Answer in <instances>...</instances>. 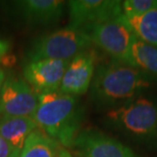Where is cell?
I'll use <instances>...</instances> for the list:
<instances>
[{"label":"cell","mask_w":157,"mask_h":157,"mask_svg":"<svg viewBox=\"0 0 157 157\" xmlns=\"http://www.w3.org/2000/svg\"><path fill=\"white\" fill-rule=\"evenodd\" d=\"M38 97V108L32 117L37 128L65 148L73 147L83 121V109L78 97L60 92Z\"/></svg>","instance_id":"cell-1"},{"label":"cell","mask_w":157,"mask_h":157,"mask_svg":"<svg viewBox=\"0 0 157 157\" xmlns=\"http://www.w3.org/2000/svg\"><path fill=\"white\" fill-rule=\"evenodd\" d=\"M91 94L104 106H122L134 101L150 86L147 76L130 65L112 61L98 67L94 74Z\"/></svg>","instance_id":"cell-2"},{"label":"cell","mask_w":157,"mask_h":157,"mask_svg":"<svg viewBox=\"0 0 157 157\" xmlns=\"http://www.w3.org/2000/svg\"><path fill=\"white\" fill-rule=\"evenodd\" d=\"M108 122L117 130L144 142H157V103L138 97L110 110Z\"/></svg>","instance_id":"cell-3"},{"label":"cell","mask_w":157,"mask_h":157,"mask_svg":"<svg viewBox=\"0 0 157 157\" xmlns=\"http://www.w3.org/2000/svg\"><path fill=\"white\" fill-rule=\"evenodd\" d=\"M91 44L86 31L67 26L46 34L35 41L28 52V57L29 61L39 59L71 61L78 54L87 51Z\"/></svg>","instance_id":"cell-4"},{"label":"cell","mask_w":157,"mask_h":157,"mask_svg":"<svg viewBox=\"0 0 157 157\" xmlns=\"http://www.w3.org/2000/svg\"><path fill=\"white\" fill-rule=\"evenodd\" d=\"M85 31L89 35L91 43L108 54L113 61L127 63L136 35L122 21L121 15L117 18L94 25Z\"/></svg>","instance_id":"cell-5"},{"label":"cell","mask_w":157,"mask_h":157,"mask_svg":"<svg viewBox=\"0 0 157 157\" xmlns=\"http://www.w3.org/2000/svg\"><path fill=\"white\" fill-rule=\"evenodd\" d=\"M39 105V97L21 78H6L0 91V114L3 117H32Z\"/></svg>","instance_id":"cell-6"},{"label":"cell","mask_w":157,"mask_h":157,"mask_svg":"<svg viewBox=\"0 0 157 157\" xmlns=\"http://www.w3.org/2000/svg\"><path fill=\"white\" fill-rule=\"evenodd\" d=\"M122 1L118 0H71L67 2L68 26L87 30L94 25L122 15Z\"/></svg>","instance_id":"cell-7"},{"label":"cell","mask_w":157,"mask_h":157,"mask_svg":"<svg viewBox=\"0 0 157 157\" xmlns=\"http://www.w3.org/2000/svg\"><path fill=\"white\" fill-rule=\"evenodd\" d=\"M68 63L70 61L57 59L28 61L24 67V78L38 95L59 92Z\"/></svg>","instance_id":"cell-8"},{"label":"cell","mask_w":157,"mask_h":157,"mask_svg":"<svg viewBox=\"0 0 157 157\" xmlns=\"http://www.w3.org/2000/svg\"><path fill=\"white\" fill-rule=\"evenodd\" d=\"M73 148L80 157H138L119 141L92 130L81 131Z\"/></svg>","instance_id":"cell-9"},{"label":"cell","mask_w":157,"mask_h":157,"mask_svg":"<svg viewBox=\"0 0 157 157\" xmlns=\"http://www.w3.org/2000/svg\"><path fill=\"white\" fill-rule=\"evenodd\" d=\"M65 2L61 0H21L11 4L12 13L28 26H49L60 20Z\"/></svg>","instance_id":"cell-10"},{"label":"cell","mask_w":157,"mask_h":157,"mask_svg":"<svg viewBox=\"0 0 157 157\" xmlns=\"http://www.w3.org/2000/svg\"><path fill=\"white\" fill-rule=\"evenodd\" d=\"M95 74V57L89 51L82 52L68 63L62 78L59 92L71 96L85 94Z\"/></svg>","instance_id":"cell-11"},{"label":"cell","mask_w":157,"mask_h":157,"mask_svg":"<svg viewBox=\"0 0 157 157\" xmlns=\"http://www.w3.org/2000/svg\"><path fill=\"white\" fill-rule=\"evenodd\" d=\"M21 157H74L63 145L36 128L27 138Z\"/></svg>","instance_id":"cell-12"},{"label":"cell","mask_w":157,"mask_h":157,"mask_svg":"<svg viewBox=\"0 0 157 157\" xmlns=\"http://www.w3.org/2000/svg\"><path fill=\"white\" fill-rule=\"evenodd\" d=\"M36 128L30 117H3L0 121V136L18 151H21L27 138Z\"/></svg>","instance_id":"cell-13"},{"label":"cell","mask_w":157,"mask_h":157,"mask_svg":"<svg viewBox=\"0 0 157 157\" xmlns=\"http://www.w3.org/2000/svg\"><path fill=\"white\" fill-rule=\"evenodd\" d=\"M125 64L157 78V48L135 37Z\"/></svg>","instance_id":"cell-14"},{"label":"cell","mask_w":157,"mask_h":157,"mask_svg":"<svg viewBox=\"0 0 157 157\" xmlns=\"http://www.w3.org/2000/svg\"><path fill=\"white\" fill-rule=\"evenodd\" d=\"M121 18L136 37L157 48V9L140 17L121 15Z\"/></svg>","instance_id":"cell-15"},{"label":"cell","mask_w":157,"mask_h":157,"mask_svg":"<svg viewBox=\"0 0 157 157\" xmlns=\"http://www.w3.org/2000/svg\"><path fill=\"white\" fill-rule=\"evenodd\" d=\"M122 15L140 17L157 9V0H125L121 3Z\"/></svg>","instance_id":"cell-16"},{"label":"cell","mask_w":157,"mask_h":157,"mask_svg":"<svg viewBox=\"0 0 157 157\" xmlns=\"http://www.w3.org/2000/svg\"><path fill=\"white\" fill-rule=\"evenodd\" d=\"M13 151V147L0 136V157H9Z\"/></svg>","instance_id":"cell-17"},{"label":"cell","mask_w":157,"mask_h":157,"mask_svg":"<svg viewBox=\"0 0 157 157\" xmlns=\"http://www.w3.org/2000/svg\"><path fill=\"white\" fill-rule=\"evenodd\" d=\"M15 62H17V57H15L14 55L10 54V53L5 54L1 58V60H0V63H1L3 67H13V65L15 64Z\"/></svg>","instance_id":"cell-18"},{"label":"cell","mask_w":157,"mask_h":157,"mask_svg":"<svg viewBox=\"0 0 157 157\" xmlns=\"http://www.w3.org/2000/svg\"><path fill=\"white\" fill-rule=\"evenodd\" d=\"M10 50V43L7 40L0 39V60L5 54H7Z\"/></svg>","instance_id":"cell-19"},{"label":"cell","mask_w":157,"mask_h":157,"mask_svg":"<svg viewBox=\"0 0 157 157\" xmlns=\"http://www.w3.org/2000/svg\"><path fill=\"white\" fill-rule=\"evenodd\" d=\"M4 82H5V73H4V71L0 68V91L2 89V86H3V84H4Z\"/></svg>","instance_id":"cell-20"},{"label":"cell","mask_w":157,"mask_h":157,"mask_svg":"<svg viewBox=\"0 0 157 157\" xmlns=\"http://www.w3.org/2000/svg\"><path fill=\"white\" fill-rule=\"evenodd\" d=\"M9 157H21V151H18V150H14V151L12 152V154Z\"/></svg>","instance_id":"cell-21"}]
</instances>
